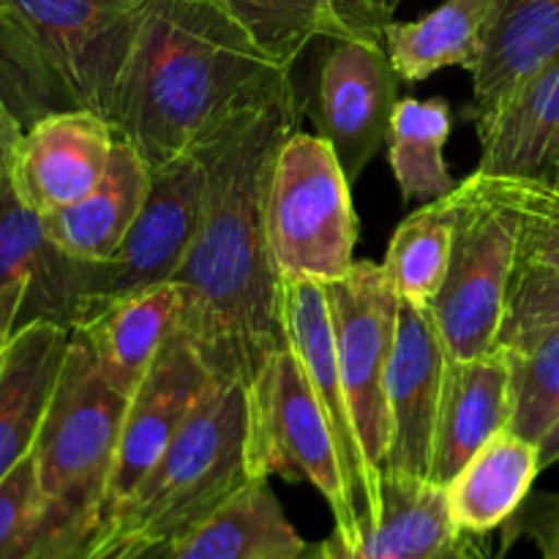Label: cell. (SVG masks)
<instances>
[{"label": "cell", "instance_id": "74e56055", "mask_svg": "<svg viewBox=\"0 0 559 559\" xmlns=\"http://www.w3.org/2000/svg\"><path fill=\"white\" fill-rule=\"evenodd\" d=\"M540 467L549 469L555 467V464H559V420L555 426H551L549 435L540 440Z\"/></svg>", "mask_w": 559, "mask_h": 559}, {"label": "cell", "instance_id": "ac0fdd59", "mask_svg": "<svg viewBox=\"0 0 559 559\" xmlns=\"http://www.w3.org/2000/svg\"><path fill=\"white\" fill-rule=\"evenodd\" d=\"M511 355L506 347L475 360H451L431 451V480L448 486L495 435L511 426Z\"/></svg>", "mask_w": 559, "mask_h": 559}, {"label": "cell", "instance_id": "1f68e13d", "mask_svg": "<svg viewBox=\"0 0 559 559\" xmlns=\"http://www.w3.org/2000/svg\"><path fill=\"white\" fill-rule=\"evenodd\" d=\"M0 96L22 126L74 107L36 41L9 9L0 5Z\"/></svg>", "mask_w": 559, "mask_h": 559}, {"label": "cell", "instance_id": "8992f818", "mask_svg": "<svg viewBox=\"0 0 559 559\" xmlns=\"http://www.w3.org/2000/svg\"><path fill=\"white\" fill-rule=\"evenodd\" d=\"M267 240L282 278L328 284L355 265L353 183L325 136L295 129L278 147L267 191Z\"/></svg>", "mask_w": 559, "mask_h": 559}, {"label": "cell", "instance_id": "f546056e", "mask_svg": "<svg viewBox=\"0 0 559 559\" xmlns=\"http://www.w3.org/2000/svg\"><path fill=\"white\" fill-rule=\"evenodd\" d=\"M473 189L513 216L519 227V273L559 278V180L467 175Z\"/></svg>", "mask_w": 559, "mask_h": 559}, {"label": "cell", "instance_id": "d4e9b609", "mask_svg": "<svg viewBox=\"0 0 559 559\" xmlns=\"http://www.w3.org/2000/svg\"><path fill=\"white\" fill-rule=\"evenodd\" d=\"M540 473V448L513 431H500L445 486L453 522L489 538L516 516Z\"/></svg>", "mask_w": 559, "mask_h": 559}, {"label": "cell", "instance_id": "7a4b0ae2", "mask_svg": "<svg viewBox=\"0 0 559 559\" xmlns=\"http://www.w3.org/2000/svg\"><path fill=\"white\" fill-rule=\"evenodd\" d=\"M289 82L218 0H145L115 131L156 169Z\"/></svg>", "mask_w": 559, "mask_h": 559}, {"label": "cell", "instance_id": "83f0119b", "mask_svg": "<svg viewBox=\"0 0 559 559\" xmlns=\"http://www.w3.org/2000/svg\"><path fill=\"white\" fill-rule=\"evenodd\" d=\"M453 118L445 98H399L388 126V164L404 205H426L459 186L445 162Z\"/></svg>", "mask_w": 559, "mask_h": 559}, {"label": "cell", "instance_id": "8d00e7d4", "mask_svg": "<svg viewBox=\"0 0 559 559\" xmlns=\"http://www.w3.org/2000/svg\"><path fill=\"white\" fill-rule=\"evenodd\" d=\"M22 134H25V126L16 120V115L0 96V194L11 189V173H14V158L20 151Z\"/></svg>", "mask_w": 559, "mask_h": 559}, {"label": "cell", "instance_id": "ab89813d", "mask_svg": "<svg viewBox=\"0 0 559 559\" xmlns=\"http://www.w3.org/2000/svg\"><path fill=\"white\" fill-rule=\"evenodd\" d=\"M11 336H14V333H11V328L5 325V322H0V364H3V353H5V347H9Z\"/></svg>", "mask_w": 559, "mask_h": 559}, {"label": "cell", "instance_id": "e0dca14e", "mask_svg": "<svg viewBox=\"0 0 559 559\" xmlns=\"http://www.w3.org/2000/svg\"><path fill=\"white\" fill-rule=\"evenodd\" d=\"M325 559H489V538L459 527L445 486L382 475V516L358 544L328 535Z\"/></svg>", "mask_w": 559, "mask_h": 559}, {"label": "cell", "instance_id": "3957f363", "mask_svg": "<svg viewBox=\"0 0 559 559\" xmlns=\"http://www.w3.org/2000/svg\"><path fill=\"white\" fill-rule=\"evenodd\" d=\"M129 396L98 371L71 331L63 369L33 445L44 497L41 524L25 559H71L107 522V495Z\"/></svg>", "mask_w": 559, "mask_h": 559}, {"label": "cell", "instance_id": "4dcf8cb0", "mask_svg": "<svg viewBox=\"0 0 559 559\" xmlns=\"http://www.w3.org/2000/svg\"><path fill=\"white\" fill-rule=\"evenodd\" d=\"M500 347L511 355L513 413L508 431L540 445L559 420V325Z\"/></svg>", "mask_w": 559, "mask_h": 559}, {"label": "cell", "instance_id": "d6a6232c", "mask_svg": "<svg viewBox=\"0 0 559 559\" xmlns=\"http://www.w3.org/2000/svg\"><path fill=\"white\" fill-rule=\"evenodd\" d=\"M44 497L33 453L0 480V559H25L41 524Z\"/></svg>", "mask_w": 559, "mask_h": 559}, {"label": "cell", "instance_id": "6da1fadb", "mask_svg": "<svg viewBox=\"0 0 559 559\" xmlns=\"http://www.w3.org/2000/svg\"><path fill=\"white\" fill-rule=\"evenodd\" d=\"M304 109L289 82L194 147L205 164V205L194 243L173 276L183 289L178 331L216 380L243 388L284 347L267 191L278 147L298 129Z\"/></svg>", "mask_w": 559, "mask_h": 559}, {"label": "cell", "instance_id": "5b68a950", "mask_svg": "<svg viewBox=\"0 0 559 559\" xmlns=\"http://www.w3.org/2000/svg\"><path fill=\"white\" fill-rule=\"evenodd\" d=\"M246 396V464L251 478L282 475L293 484L314 486L333 513V535L344 544H358L360 522L336 435L287 344L262 364Z\"/></svg>", "mask_w": 559, "mask_h": 559}, {"label": "cell", "instance_id": "484cf974", "mask_svg": "<svg viewBox=\"0 0 559 559\" xmlns=\"http://www.w3.org/2000/svg\"><path fill=\"white\" fill-rule=\"evenodd\" d=\"M273 60L293 71L317 38L382 41L385 22L366 0H218Z\"/></svg>", "mask_w": 559, "mask_h": 559}, {"label": "cell", "instance_id": "d590c367", "mask_svg": "<svg viewBox=\"0 0 559 559\" xmlns=\"http://www.w3.org/2000/svg\"><path fill=\"white\" fill-rule=\"evenodd\" d=\"M158 551H162L158 544H147V540L131 538V535L118 533V530L102 527L96 538L71 559H153Z\"/></svg>", "mask_w": 559, "mask_h": 559}, {"label": "cell", "instance_id": "cb8c5ba5", "mask_svg": "<svg viewBox=\"0 0 559 559\" xmlns=\"http://www.w3.org/2000/svg\"><path fill=\"white\" fill-rule=\"evenodd\" d=\"M151 189V167L131 142H115L102 180L74 205L44 218L49 238L85 262H107L123 243Z\"/></svg>", "mask_w": 559, "mask_h": 559}, {"label": "cell", "instance_id": "44dd1931", "mask_svg": "<svg viewBox=\"0 0 559 559\" xmlns=\"http://www.w3.org/2000/svg\"><path fill=\"white\" fill-rule=\"evenodd\" d=\"M475 131L480 173L559 180V55Z\"/></svg>", "mask_w": 559, "mask_h": 559}, {"label": "cell", "instance_id": "277c9868", "mask_svg": "<svg viewBox=\"0 0 559 559\" xmlns=\"http://www.w3.org/2000/svg\"><path fill=\"white\" fill-rule=\"evenodd\" d=\"M246 388L222 380L104 527L167 546L254 480L246 464Z\"/></svg>", "mask_w": 559, "mask_h": 559}, {"label": "cell", "instance_id": "603a6c76", "mask_svg": "<svg viewBox=\"0 0 559 559\" xmlns=\"http://www.w3.org/2000/svg\"><path fill=\"white\" fill-rule=\"evenodd\" d=\"M559 55V0H495L473 71L475 120L500 109Z\"/></svg>", "mask_w": 559, "mask_h": 559}, {"label": "cell", "instance_id": "b9f144b4", "mask_svg": "<svg viewBox=\"0 0 559 559\" xmlns=\"http://www.w3.org/2000/svg\"><path fill=\"white\" fill-rule=\"evenodd\" d=\"M495 559H502V555H500V557H495Z\"/></svg>", "mask_w": 559, "mask_h": 559}, {"label": "cell", "instance_id": "e575fe53", "mask_svg": "<svg viewBox=\"0 0 559 559\" xmlns=\"http://www.w3.org/2000/svg\"><path fill=\"white\" fill-rule=\"evenodd\" d=\"M506 549L516 538H530L538 546L540 559H559V491L530 495L516 516L502 527Z\"/></svg>", "mask_w": 559, "mask_h": 559}, {"label": "cell", "instance_id": "60d3db41", "mask_svg": "<svg viewBox=\"0 0 559 559\" xmlns=\"http://www.w3.org/2000/svg\"><path fill=\"white\" fill-rule=\"evenodd\" d=\"M293 559H325V557H322L320 544H317V546H311L309 551H304V555H300V557H293Z\"/></svg>", "mask_w": 559, "mask_h": 559}, {"label": "cell", "instance_id": "9a60e30c", "mask_svg": "<svg viewBox=\"0 0 559 559\" xmlns=\"http://www.w3.org/2000/svg\"><path fill=\"white\" fill-rule=\"evenodd\" d=\"M448 364L451 358L431 309L399 300L385 380L391 442L382 475L431 480V451Z\"/></svg>", "mask_w": 559, "mask_h": 559}, {"label": "cell", "instance_id": "f1b7e54d", "mask_svg": "<svg viewBox=\"0 0 559 559\" xmlns=\"http://www.w3.org/2000/svg\"><path fill=\"white\" fill-rule=\"evenodd\" d=\"M459 216L462 191L456 186L451 194L426 202L399 224L380 262L399 300L431 309L451 267Z\"/></svg>", "mask_w": 559, "mask_h": 559}, {"label": "cell", "instance_id": "d6986e66", "mask_svg": "<svg viewBox=\"0 0 559 559\" xmlns=\"http://www.w3.org/2000/svg\"><path fill=\"white\" fill-rule=\"evenodd\" d=\"M183 309V289L175 282L153 284L98 306L80 328L98 371L123 396L147 374L164 342L175 333Z\"/></svg>", "mask_w": 559, "mask_h": 559}, {"label": "cell", "instance_id": "2e32d148", "mask_svg": "<svg viewBox=\"0 0 559 559\" xmlns=\"http://www.w3.org/2000/svg\"><path fill=\"white\" fill-rule=\"evenodd\" d=\"M118 131L82 107L58 109L27 126L14 158V194L38 216H49L91 194L107 169Z\"/></svg>", "mask_w": 559, "mask_h": 559}, {"label": "cell", "instance_id": "836d02e7", "mask_svg": "<svg viewBox=\"0 0 559 559\" xmlns=\"http://www.w3.org/2000/svg\"><path fill=\"white\" fill-rule=\"evenodd\" d=\"M555 325H559V278L516 271L497 347Z\"/></svg>", "mask_w": 559, "mask_h": 559}, {"label": "cell", "instance_id": "30bf717a", "mask_svg": "<svg viewBox=\"0 0 559 559\" xmlns=\"http://www.w3.org/2000/svg\"><path fill=\"white\" fill-rule=\"evenodd\" d=\"M325 289L355 429L371 467L382 478L391 442L385 380L396 336L399 298L382 265L369 260H355V265L342 278L328 282Z\"/></svg>", "mask_w": 559, "mask_h": 559}, {"label": "cell", "instance_id": "4fadbf2b", "mask_svg": "<svg viewBox=\"0 0 559 559\" xmlns=\"http://www.w3.org/2000/svg\"><path fill=\"white\" fill-rule=\"evenodd\" d=\"M205 205V164L189 151L151 169L142 211L107 262H102L104 300L140 293L153 284L173 282L183 265Z\"/></svg>", "mask_w": 559, "mask_h": 559}, {"label": "cell", "instance_id": "4316f807", "mask_svg": "<svg viewBox=\"0 0 559 559\" xmlns=\"http://www.w3.org/2000/svg\"><path fill=\"white\" fill-rule=\"evenodd\" d=\"M495 0H442L413 22H385L382 44L402 82H424L442 69L480 63Z\"/></svg>", "mask_w": 559, "mask_h": 559}, {"label": "cell", "instance_id": "9c48e42d", "mask_svg": "<svg viewBox=\"0 0 559 559\" xmlns=\"http://www.w3.org/2000/svg\"><path fill=\"white\" fill-rule=\"evenodd\" d=\"M104 300L102 262L71 257L44 218L14 194H0V322L11 333L33 322L76 331Z\"/></svg>", "mask_w": 559, "mask_h": 559}, {"label": "cell", "instance_id": "f35d334b", "mask_svg": "<svg viewBox=\"0 0 559 559\" xmlns=\"http://www.w3.org/2000/svg\"><path fill=\"white\" fill-rule=\"evenodd\" d=\"M366 3H369V9L374 11L382 22H391L393 11H396V5L402 3V0H366Z\"/></svg>", "mask_w": 559, "mask_h": 559}, {"label": "cell", "instance_id": "52a82bcc", "mask_svg": "<svg viewBox=\"0 0 559 559\" xmlns=\"http://www.w3.org/2000/svg\"><path fill=\"white\" fill-rule=\"evenodd\" d=\"M462 216L445 284L431 304L451 360H475L497 349L519 267V227L467 178L459 183Z\"/></svg>", "mask_w": 559, "mask_h": 559}, {"label": "cell", "instance_id": "ffe728a7", "mask_svg": "<svg viewBox=\"0 0 559 559\" xmlns=\"http://www.w3.org/2000/svg\"><path fill=\"white\" fill-rule=\"evenodd\" d=\"M69 338V328L52 322H33L9 338L0 364V480L33 453Z\"/></svg>", "mask_w": 559, "mask_h": 559}, {"label": "cell", "instance_id": "5bb4252c", "mask_svg": "<svg viewBox=\"0 0 559 559\" xmlns=\"http://www.w3.org/2000/svg\"><path fill=\"white\" fill-rule=\"evenodd\" d=\"M218 382L222 380L207 369L189 338L175 328L126 402L118 456L109 480L107 522L151 473L164 448Z\"/></svg>", "mask_w": 559, "mask_h": 559}, {"label": "cell", "instance_id": "7c38bea8", "mask_svg": "<svg viewBox=\"0 0 559 559\" xmlns=\"http://www.w3.org/2000/svg\"><path fill=\"white\" fill-rule=\"evenodd\" d=\"M402 76L382 41H336L317 76L311 115L320 136L331 142L349 183L364 175L388 140Z\"/></svg>", "mask_w": 559, "mask_h": 559}, {"label": "cell", "instance_id": "ba28073f", "mask_svg": "<svg viewBox=\"0 0 559 559\" xmlns=\"http://www.w3.org/2000/svg\"><path fill=\"white\" fill-rule=\"evenodd\" d=\"M25 25L71 104L115 126L145 0H0Z\"/></svg>", "mask_w": 559, "mask_h": 559}, {"label": "cell", "instance_id": "8fae6325", "mask_svg": "<svg viewBox=\"0 0 559 559\" xmlns=\"http://www.w3.org/2000/svg\"><path fill=\"white\" fill-rule=\"evenodd\" d=\"M278 322H282L284 344L295 353L333 435L342 451L344 473H347L349 495L360 522V538L380 522L382 516V478L371 467L364 451L353 409L342 382L333 333V311L328 289L311 278H282L278 282Z\"/></svg>", "mask_w": 559, "mask_h": 559}, {"label": "cell", "instance_id": "7402d4cb", "mask_svg": "<svg viewBox=\"0 0 559 559\" xmlns=\"http://www.w3.org/2000/svg\"><path fill=\"white\" fill-rule=\"evenodd\" d=\"M309 549L267 478H254L153 559H293Z\"/></svg>", "mask_w": 559, "mask_h": 559}]
</instances>
